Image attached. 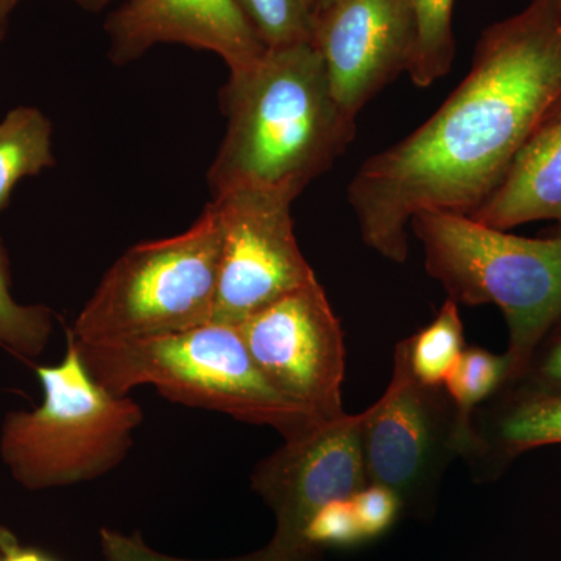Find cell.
Listing matches in <instances>:
<instances>
[{
  "instance_id": "cell-1",
  "label": "cell",
  "mask_w": 561,
  "mask_h": 561,
  "mask_svg": "<svg viewBox=\"0 0 561 561\" xmlns=\"http://www.w3.org/2000/svg\"><path fill=\"white\" fill-rule=\"evenodd\" d=\"M560 101L561 2L531 0L482 33L470 72L430 119L360 165L348 203L362 241L402 264L413 217L474 213Z\"/></svg>"
},
{
  "instance_id": "cell-2",
  "label": "cell",
  "mask_w": 561,
  "mask_h": 561,
  "mask_svg": "<svg viewBox=\"0 0 561 561\" xmlns=\"http://www.w3.org/2000/svg\"><path fill=\"white\" fill-rule=\"evenodd\" d=\"M220 102L228 125L208 172L213 198L256 191L294 202L356 135L312 43L265 49L230 73Z\"/></svg>"
},
{
  "instance_id": "cell-3",
  "label": "cell",
  "mask_w": 561,
  "mask_h": 561,
  "mask_svg": "<svg viewBox=\"0 0 561 561\" xmlns=\"http://www.w3.org/2000/svg\"><path fill=\"white\" fill-rule=\"evenodd\" d=\"M73 342L92 378L119 397L151 386L165 400L272 427L284 440L319 424L267 381L236 324L210 321L119 343Z\"/></svg>"
},
{
  "instance_id": "cell-4",
  "label": "cell",
  "mask_w": 561,
  "mask_h": 561,
  "mask_svg": "<svg viewBox=\"0 0 561 561\" xmlns=\"http://www.w3.org/2000/svg\"><path fill=\"white\" fill-rule=\"evenodd\" d=\"M424 267L457 305H496L508 327V383L523 378L561 323V234H508L463 214L426 210L411 221Z\"/></svg>"
},
{
  "instance_id": "cell-5",
  "label": "cell",
  "mask_w": 561,
  "mask_h": 561,
  "mask_svg": "<svg viewBox=\"0 0 561 561\" xmlns=\"http://www.w3.org/2000/svg\"><path fill=\"white\" fill-rule=\"evenodd\" d=\"M36 376L43 402L7 413L0 426V459L13 481L28 491L65 489L121 467L144 421L138 402L95 381L69 335L65 357Z\"/></svg>"
},
{
  "instance_id": "cell-6",
  "label": "cell",
  "mask_w": 561,
  "mask_h": 561,
  "mask_svg": "<svg viewBox=\"0 0 561 561\" xmlns=\"http://www.w3.org/2000/svg\"><path fill=\"white\" fill-rule=\"evenodd\" d=\"M220 249V213L210 202L190 230L125 251L103 275L68 334L79 343L99 345L210 323Z\"/></svg>"
},
{
  "instance_id": "cell-7",
  "label": "cell",
  "mask_w": 561,
  "mask_h": 561,
  "mask_svg": "<svg viewBox=\"0 0 561 561\" xmlns=\"http://www.w3.org/2000/svg\"><path fill=\"white\" fill-rule=\"evenodd\" d=\"M360 440L368 483L393 491L402 512H432L443 476L461 457L457 413L445 387L415 378L404 341L394 350L389 387L360 412Z\"/></svg>"
},
{
  "instance_id": "cell-8",
  "label": "cell",
  "mask_w": 561,
  "mask_h": 561,
  "mask_svg": "<svg viewBox=\"0 0 561 561\" xmlns=\"http://www.w3.org/2000/svg\"><path fill=\"white\" fill-rule=\"evenodd\" d=\"M254 364L316 423L345 415V335L319 279L238 324Z\"/></svg>"
},
{
  "instance_id": "cell-9",
  "label": "cell",
  "mask_w": 561,
  "mask_h": 561,
  "mask_svg": "<svg viewBox=\"0 0 561 561\" xmlns=\"http://www.w3.org/2000/svg\"><path fill=\"white\" fill-rule=\"evenodd\" d=\"M221 220L219 280L213 321L242 323L317 279L294 231L289 198L232 192L213 198Z\"/></svg>"
},
{
  "instance_id": "cell-10",
  "label": "cell",
  "mask_w": 561,
  "mask_h": 561,
  "mask_svg": "<svg viewBox=\"0 0 561 561\" xmlns=\"http://www.w3.org/2000/svg\"><path fill=\"white\" fill-rule=\"evenodd\" d=\"M250 483L275 515L272 540L297 561H319L320 551L305 540L309 519L328 502L351 500L368 485L360 413H345L287 438L254 467Z\"/></svg>"
},
{
  "instance_id": "cell-11",
  "label": "cell",
  "mask_w": 561,
  "mask_h": 561,
  "mask_svg": "<svg viewBox=\"0 0 561 561\" xmlns=\"http://www.w3.org/2000/svg\"><path fill=\"white\" fill-rule=\"evenodd\" d=\"M415 43L411 0H334L317 13L312 35L332 95L353 117L408 72Z\"/></svg>"
},
{
  "instance_id": "cell-12",
  "label": "cell",
  "mask_w": 561,
  "mask_h": 561,
  "mask_svg": "<svg viewBox=\"0 0 561 561\" xmlns=\"http://www.w3.org/2000/svg\"><path fill=\"white\" fill-rule=\"evenodd\" d=\"M110 57L138 60L157 44L214 51L238 73L260 60L265 47L236 0H125L106 21Z\"/></svg>"
},
{
  "instance_id": "cell-13",
  "label": "cell",
  "mask_w": 561,
  "mask_h": 561,
  "mask_svg": "<svg viewBox=\"0 0 561 561\" xmlns=\"http://www.w3.org/2000/svg\"><path fill=\"white\" fill-rule=\"evenodd\" d=\"M468 217L502 231L538 220L561 228V101L524 144L500 186Z\"/></svg>"
},
{
  "instance_id": "cell-14",
  "label": "cell",
  "mask_w": 561,
  "mask_h": 561,
  "mask_svg": "<svg viewBox=\"0 0 561 561\" xmlns=\"http://www.w3.org/2000/svg\"><path fill=\"white\" fill-rule=\"evenodd\" d=\"M549 445H561V393L531 391L505 405L493 419L476 424L468 461L478 465L490 454L515 457Z\"/></svg>"
},
{
  "instance_id": "cell-15",
  "label": "cell",
  "mask_w": 561,
  "mask_h": 561,
  "mask_svg": "<svg viewBox=\"0 0 561 561\" xmlns=\"http://www.w3.org/2000/svg\"><path fill=\"white\" fill-rule=\"evenodd\" d=\"M51 165V124L46 114L33 106L11 110L0 122V213L22 179Z\"/></svg>"
},
{
  "instance_id": "cell-16",
  "label": "cell",
  "mask_w": 561,
  "mask_h": 561,
  "mask_svg": "<svg viewBox=\"0 0 561 561\" xmlns=\"http://www.w3.org/2000/svg\"><path fill=\"white\" fill-rule=\"evenodd\" d=\"M508 370L511 364L507 354H494L479 346H470L460 354L443 383L456 408L461 457L467 460L474 446V412L507 383Z\"/></svg>"
},
{
  "instance_id": "cell-17",
  "label": "cell",
  "mask_w": 561,
  "mask_h": 561,
  "mask_svg": "<svg viewBox=\"0 0 561 561\" xmlns=\"http://www.w3.org/2000/svg\"><path fill=\"white\" fill-rule=\"evenodd\" d=\"M55 313L46 305H21L11 295L10 261L0 238V350L24 362L38 359L54 335Z\"/></svg>"
},
{
  "instance_id": "cell-18",
  "label": "cell",
  "mask_w": 561,
  "mask_h": 561,
  "mask_svg": "<svg viewBox=\"0 0 561 561\" xmlns=\"http://www.w3.org/2000/svg\"><path fill=\"white\" fill-rule=\"evenodd\" d=\"M404 343L415 378L424 386L443 387L460 354L467 348L459 305L448 298L437 317L426 328L404 339Z\"/></svg>"
},
{
  "instance_id": "cell-19",
  "label": "cell",
  "mask_w": 561,
  "mask_h": 561,
  "mask_svg": "<svg viewBox=\"0 0 561 561\" xmlns=\"http://www.w3.org/2000/svg\"><path fill=\"white\" fill-rule=\"evenodd\" d=\"M416 21V43L408 73L413 84L430 88L448 76L456 57L453 32L454 0H411Z\"/></svg>"
},
{
  "instance_id": "cell-20",
  "label": "cell",
  "mask_w": 561,
  "mask_h": 561,
  "mask_svg": "<svg viewBox=\"0 0 561 561\" xmlns=\"http://www.w3.org/2000/svg\"><path fill=\"white\" fill-rule=\"evenodd\" d=\"M265 49L312 43L316 0H236Z\"/></svg>"
},
{
  "instance_id": "cell-21",
  "label": "cell",
  "mask_w": 561,
  "mask_h": 561,
  "mask_svg": "<svg viewBox=\"0 0 561 561\" xmlns=\"http://www.w3.org/2000/svg\"><path fill=\"white\" fill-rule=\"evenodd\" d=\"M99 545L105 561H297L289 551L273 540L257 551L220 560H191L168 556L147 545L139 530L124 534L111 527H102L99 530Z\"/></svg>"
},
{
  "instance_id": "cell-22",
  "label": "cell",
  "mask_w": 561,
  "mask_h": 561,
  "mask_svg": "<svg viewBox=\"0 0 561 561\" xmlns=\"http://www.w3.org/2000/svg\"><path fill=\"white\" fill-rule=\"evenodd\" d=\"M305 540L316 551L324 546L350 548L365 541L351 500L328 502L313 513L305 530Z\"/></svg>"
},
{
  "instance_id": "cell-23",
  "label": "cell",
  "mask_w": 561,
  "mask_h": 561,
  "mask_svg": "<svg viewBox=\"0 0 561 561\" xmlns=\"http://www.w3.org/2000/svg\"><path fill=\"white\" fill-rule=\"evenodd\" d=\"M354 513L365 540L382 537L402 512L400 497L378 483H368L353 497Z\"/></svg>"
},
{
  "instance_id": "cell-24",
  "label": "cell",
  "mask_w": 561,
  "mask_h": 561,
  "mask_svg": "<svg viewBox=\"0 0 561 561\" xmlns=\"http://www.w3.org/2000/svg\"><path fill=\"white\" fill-rule=\"evenodd\" d=\"M538 389L542 393H561V337L542 357L537 370Z\"/></svg>"
},
{
  "instance_id": "cell-25",
  "label": "cell",
  "mask_w": 561,
  "mask_h": 561,
  "mask_svg": "<svg viewBox=\"0 0 561 561\" xmlns=\"http://www.w3.org/2000/svg\"><path fill=\"white\" fill-rule=\"evenodd\" d=\"M76 2H79L84 9L99 10L102 7L108 5L113 0H76ZM18 3H20V0H0V24L3 27H7L10 13L16 9Z\"/></svg>"
},
{
  "instance_id": "cell-26",
  "label": "cell",
  "mask_w": 561,
  "mask_h": 561,
  "mask_svg": "<svg viewBox=\"0 0 561 561\" xmlns=\"http://www.w3.org/2000/svg\"><path fill=\"white\" fill-rule=\"evenodd\" d=\"M0 561H57L47 553L33 551V549H18L0 556Z\"/></svg>"
},
{
  "instance_id": "cell-27",
  "label": "cell",
  "mask_w": 561,
  "mask_h": 561,
  "mask_svg": "<svg viewBox=\"0 0 561 561\" xmlns=\"http://www.w3.org/2000/svg\"><path fill=\"white\" fill-rule=\"evenodd\" d=\"M331 2H334V0H316L317 13H319V11L323 9H327V7L330 5Z\"/></svg>"
},
{
  "instance_id": "cell-28",
  "label": "cell",
  "mask_w": 561,
  "mask_h": 561,
  "mask_svg": "<svg viewBox=\"0 0 561 561\" xmlns=\"http://www.w3.org/2000/svg\"><path fill=\"white\" fill-rule=\"evenodd\" d=\"M3 32H5V27H3L2 24H0V38H2Z\"/></svg>"
},
{
  "instance_id": "cell-29",
  "label": "cell",
  "mask_w": 561,
  "mask_h": 561,
  "mask_svg": "<svg viewBox=\"0 0 561 561\" xmlns=\"http://www.w3.org/2000/svg\"><path fill=\"white\" fill-rule=\"evenodd\" d=\"M560 2H561V0H560Z\"/></svg>"
}]
</instances>
